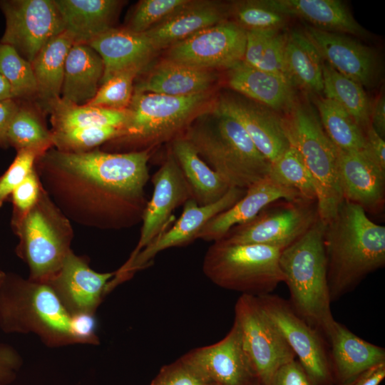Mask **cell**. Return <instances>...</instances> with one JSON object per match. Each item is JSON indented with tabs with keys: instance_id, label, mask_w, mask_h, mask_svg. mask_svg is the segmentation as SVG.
I'll use <instances>...</instances> for the list:
<instances>
[{
	"instance_id": "cell-48",
	"label": "cell",
	"mask_w": 385,
	"mask_h": 385,
	"mask_svg": "<svg viewBox=\"0 0 385 385\" xmlns=\"http://www.w3.org/2000/svg\"><path fill=\"white\" fill-rule=\"evenodd\" d=\"M267 385H314L297 359L280 366Z\"/></svg>"
},
{
	"instance_id": "cell-10",
	"label": "cell",
	"mask_w": 385,
	"mask_h": 385,
	"mask_svg": "<svg viewBox=\"0 0 385 385\" xmlns=\"http://www.w3.org/2000/svg\"><path fill=\"white\" fill-rule=\"evenodd\" d=\"M234 322L239 327L244 350L261 385H267L280 366L296 359L256 296H240L235 305Z\"/></svg>"
},
{
	"instance_id": "cell-14",
	"label": "cell",
	"mask_w": 385,
	"mask_h": 385,
	"mask_svg": "<svg viewBox=\"0 0 385 385\" xmlns=\"http://www.w3.org/2000/svg\"><path fill=\"white\" fill-rule=\"evenodd\" d=\"M0 5L6 18L1 43L31 63L48 41L64 31L54 0L3 1Z\"/></svg>"
},
{
	"instance_id": "cell-13",
	"label": "cell",
	"mask_w": 385,
	"mask_h": 385,
	"mask_svg": "<svg viewBox=\"0 0 385 385\" xmlns=\"http://www.w3.org/2000/svg\"><path fill=\"white\" fill-rule=\"evenodd\" d=\"M246 190L230 188L217 202L200 205L192 198L186 201L180 217L168 230H165L143 249L130 262H125L109 282L108 292L120 283L129 279L137 271L149 265L159 252L168 248L190 243L203 227L215 216L232 207L245 193Z\"/></svg>"
},
{
	"instance_id": "cell-30",
	"label": "cell",
	"mask_w": 385,
	"mask_h": 385,
	"mask_svg": "<svg viewBox=\"0 0 385 385\" xmlns=\"http://www.w3.org/2000/svg\"><path fill=\"white\" fill-rule=\"evenodd\" d=\"M103 70V60L93 48L73 43L66 59L61 98L78 106L87 104L101 86Z\"/></svg>"
},
{
	"instance_id": "cell-20",
	"label": "cell",
	"mask_w": 385,
	"mask_h": 385,
	"mask_svg": "<svg viewBox=\"0 0 385 385\" xmlns=\"http://www.w3.org/2000/svg\"><path fill=\"white\" fill-rule=\"evenodd\" d=\"M214 108L235 119L270 163L290 146L282 117L266 106L244 96L224 94Z\"/></svg>"
},
{
	"instance_id": "cell-33",
	"label": "cell",
	"mask_w": 385,
	"mask_h": 385,
	"mask_svg": "<svg viewBox=\"0 0 385 385\" xmlns=\"http://www.w3.org/2000/svg\"><path fill=\"white\" fill-rule=\"evenodd\" d=\"M73 43L64 31L48 41L31 63L36 94L46 105L61 98L66 59Z\"/></svg>"
},
{
	"instance_id": "cell-52",
	"label": "cell",
	"mask_w": 385,
	"mask_h": 385,
	"mask_svg": "<svg viewBox=\"0 0 385 385\" xmlns=\"http://www.w3.org/2000/svg\"><path fill=\"white\" fill-rule=\"evenodd\" d=\"M19 106L14 99L0 101V145H7L6 133L9 125Z\"/></svg>"
},
{
	"instance_id": "cell-54",
	"label": "cell",
	"mask_w": 385,
	"mask_h": 385,
	"mask_svg": "<svg viewBox=\"0 0 385 385\" xmlns=\"http://www.w3.org/2000/svg\"><path fill=\"white\" fill-rule=\"evenodd\" d=\"M15 98L12 88L6 79L0 74V101Z\"/></svg>"
},
{
	"instance_id": "cell-35",
	"label": "cell",
	"mask_w": 385,
	"mask_h": 385,
	"mask_svg": "<svg viewBox=\"0 0 385 385\" xmlns=\"http://www.w3.org/2000/svg\"><path fill=\"white\" fill-rule=\"evenodd\" d=\"M323 92L344 109L364 130L370 124L371 103L363 86L334 69L323 61Z\"/></svg>"
},
{
	"instance_id": "cell-1",
	"label": "cell",
	"mask_w": 385,
	"mask_h": 385,
	"mask_svg": "<svg viewBox=\"0 0 385 385\" xmlns=\"http://www.w3.org/2000/svg\"><path fill=\"white\" fill-rule=\"evenodd\" d=\"M150 150L68 153L48 149L35 169L44 190L68 219L99 229L130 227L148 200Z\"/></svg>"
},
{
	"instance_id": "cell-44",
	"label": "cell",
	"mask_w": 385,
	"mask_h": 385,
	"mask_svg": "<svg viewBox=\"0 0 385 385\" xmlns=\"http://www.w3.org/2000/svg\"><path fill=\"white\" fill-rule=\"evenodd\" d=\"M190 1H140L135 6L126 29L135 33H145L183 8Z\"/></svg>"
},
{
	"instance_id": "cell-7",
	"label": "cell",
	"mask_w": 385,
	"mask_h": 385,
	"mask_svg": "<svg viewBox=\"0 0 385 385\" xmlns=\"http://www.w3.org/2000/svg\"><path fill=\"white\" fill-rule=\"evenodd\" d=\"M282 250L263 245L213 242L206 252L202 271L216 285L242 294H271L284 277L279 265Z\"/></svg>"
},
{
	"instance_id": "cell-23",
	"label": "cell",
	"mask_w": 385,
	"mask_h": 385,
	"mask_svg": "<svg viewBox=\"0 0 385 385\" xmlns=\"http://www.w3.org/2000/svg\"><path fill=\"white\" fill-rule=\"evenodd\" d=\"M327 340L334 381L339 385L353 382L365 371L385 363L384 348L364 340L337 321Z\"/></svg>"
},
{
	"instance_id": "cell-53",
	"label": "cell",
	"mask_w": 385,
	"mask_h": 385,
	"mask_svg": "<svg viewBox=\"0 0 385 385\" xmlns=\"http://www.w3.org/2000/svg\"><path fill=\"white\" fill-rule=\"evenodd\" d=\"M385 377V363L372 366L354 381L353 385H379Z\"/></svg>"
},
{
	"instance_id": "cell-36",
	"label": "cell",
	"mask_w": 385,
	"mask_h": 385,
	"mask_svg": "<svg viewBox=\"0 0 385 385\" xmlns=\"http://www.w3.org/2000/svg\"><path fill=\"white\" fill-rule=\"evenodd\" d=\"M286 39L287 34L282 32V29L246 31L242 61L250 66L288 80L284 63Z\"/></svg>"
},
{
	"instance_id": "cell-58",
	"label": "cell",
	"mask_w": 385,
	"mask_h": 385,
	"mask_svg": "<svg viewBox=\"0 0 385 385\" xmlns=\"http://www.w3.org/2000/svg\"><path fill=\"white\" fill-rule=\"evenodd\" d=\"M208 385H217V384H213V383H210V384H209Z\"/></svg>"
},
{
	"instance_id": "cell-22",
	"label": "cell",
	"mask_w": 385,
	"mask_h": 385,
	"mask_svg": "<svg viewBox=\"0 0 385 385\" xmlns=\"http://www.w3.org/2000/svg\"><path fill=\"white\" fill-rule=\"evenodd\" d=\"M299 198L302 197L297 191L278 183L269 175L248 188L232 207L212 217L198 233L197 239L218 241L233 227L250 221L273 202Z\"/></svg>"
},
{
	"instance_id": "cell-55",
	"label": "cell",
	"mask_w": 385,
	"mask_h": 385,
	"mask_svg": "<svg viewBox=\"0 0 385 385\" xmlns=\"http://www.w3.org/2000/svg\"><path fill=\"white\" fill-rule=\"evenodd\" d=\"M6 272L0 270V289H1V286H2V284H3V282H4V279H5V277H6Z\"/></svg>"
},
{
	"instance_id": "cell-9",
	"label": "cell",
	"mask_w": 385,
	"mask_h": 385,
	"mask_svg": "<svg viewBox=\"0 0 385 385\" xmlns=\"http://www.w3.org/2000/svg\"><path fill=\"white\" fill-rule=\"evenodd\" d=\"M207 98V93L185 97L133 93L124 135L119 139L154 144L175 138L185 130Z\"/></svg>"
},
{
	"instance_id": "cell-50",
	"label": "cell",
	"mask_w": 385,
	"mask_h": 385,
	"mask_svg": "<svg viewBox=\"0 0 385 385\" xmlns=\"http://www.w3.org/2000/svg\"><path fill=\"white\" fill-rule=\"evenodd\" d=\"M364 150L376 165L385 171V142L370 125L364 131Z\"/></svg>"
},
{
	"instance_id": "cell-5",
	"label": "cell",
	"mask_w": 385,
	"mask_h": 385,
	"mask_svg": "<svg viewBox=\"0 0 385 385\" xmlns=\"http://www.w3.org/2000/svg\"><path fill=\"white\" fill-rule=\"evenodd\" d=\"M325 227L319 217L303 236L282 250L279 265L289 289L290 306L327 339L336 320L327 282Z\"/></svg>"
},
{
	"instance_id": "cell-38",
	"label": "cell",
	"mask_w": 385,
	"mask_h": 385,
	"mask_svg": "<svg viewBox=\"0 0 385 385\" xmlns=\"http://www.w3.org/2000/svg\"><path fill=\"white\" fill-rule=\"evenodd\" d=\"M6 140L17 150H31L41 155L53 146L51 132L34 112L19 107L9 125Z\"/></svg>"
},
{
	"instance_id": "cell-37",
	"label": "cell",
	"mask_w": 385,
	"mask_h": 385,
	"mask_svg": "<svg viewBox=\"0 0 385 385\" xmlns=\"http://www.w3.org/2000/svg\"><path fill=\"white\" fill-rule=\"evenodd\" d=\"M320 123L330 140L342 150H361L364 148V130L340 106L327 98L316 101Z\"/></svg>"
},
{
	"instance_id": "cell-39",
	"label": "cell",
	"mask_w": 385,
	"mask_h": 385,
	"mask_svg": "<svg viewBox=\"0 0 385 385\" xmlns=\"http://www.w3.org/2000/svg\"><path fill=\"white\" fill-rule=\"evenodd\" d=\"M270 176L297 191L307 200L317 201L313 178L298 151L290 145L271 163Z\"/></svg>"
},
{
	"instance_id": "cell-51",
	"label": "cell",
	"mask_w": 385,
	"mask_h": 385,
	"mask_svg": "<svg viewBox=\"0 0 385 385\" xmlns=\"http://www.w3.org/2000/svg\"><path fill=\"white\" fill-rule=\"evenodd\" d=\"M370 124L382 138L385 136V98L381 93L371 105Z\"/></svg>"
},
{
	"instance_id": "cell-42",
	"label": "cell",
	"mask_w": 385,
	"mask_h": 385,
	"mask_svg": "<svg viewBox=\"0 0 385 385\" xmlns=\"http://www.w3.org/2000/svg\"><path fill=\"white\" fill-rule=\"evenodd\" d=\"M141 69L134 67L113 76L100 86L95 96L86 105L114 110L128 109L133 96L134 80Z\"/></svg>"
},
{
	"instance_id": "cell-29",
	"label": "cell",
	"mask_w": 385,
	"mask_h": 385,
	"mask_svg": "<svg viewBox=\"0 0 385 385\" xmlns=\"http://www.w3.org/2000/svg\"><path fill=\"white\" fill-rule=\"evenodd\" d=\"M64 31L74 43H88L109 30L121 1L116 0H54Z\"/></svg>"
},
{
	"instance_id": "cell-4",
	"label": "cell",
	"mask_w": 385,
	"mask_h": 385,
	"mask_svg": "<svg viewBox=\"0 0 385 385\" xmlns=\"http://www.w3.org/2000/svg\"><path fill=\"white\" fill-rule=\"evenodd\" d=\"M0 329L6 334H34L50 348L78 344L73 316L47 282L6 273L0 289Z\"/></svg>"
},
{
	"instance_id": "cell-18",
	"label": "cell",
	"mask_w": 385,
	"mask_h": 385,
	"mask_svg": "<svg viewBox=\"0 0 385 385\" xmlns=\"http://www.w3.org/2000/svg\"><path fill=\"white\" fill-rule=\"evenodd\" d=\"M182 357L209 383L252 385L257 381L244 350L239 327L235 322L221 340L192 349Z\"/></svg>"
},
{
	"instance_id": "cell-26",
	"label": "cell",
	"mask_w": 385,
	"mask_h": 385,
	"mask_svg": "<svg viewBox=\"0 0 385 385\" xmlns=\"http://www.w3.org/2000/svg\"><path fill=\"white\" fill-rule=\"evenodd\" d=\"M287 17L299 18L318 30L366 37L367 31L339 0H264Z\"/></svg>"
},
{
	"instance_id": "cell-46",
	"label": "cell",
	"mask_w": 385,
	"mask_h": 385,
	"mask_svg": "<svg viewBox=\"0 0 385 385\" xmlns=\"http://www.w3.org/2000/svg\"><path fill=\"white\" fill-rule=\"evenodd\" d=\"M207 380L182 356L163 366L150 385H208Z\"/></svg>"
},
{
	"instance_id": "cell-57",
	"label": "cell",
	"mask_w": 385,
	"mask_h": 385,
	"mask_svg": "<svg viewBox=\"0 0 385 385\" xmlns=\"http://www.w3.org/2000/svg\"><path fill=\"white\" fill-rule=\"evenodd\" d=\"M354 381L353 382H351V383H348V384H343V385H353Z\"/></svg>"
},
{
	"instance_id": "cell-28",
	"label": "cell",
	"mask_w": 385,
	"mask_h": 385,
	"mask_svg": "<svg viewBox=\"0 0 385 385\" xmlns=\"http://www.w3.org/2000/svg\"><path fill=\"white\" fill-rule=\"evenodd\" d=\"M211 70L166 59L134 85L135 93L185 97L207 93L215 80Z\"/></svg>"
},
{
	"instance_id": "cell-31",
	"label": "cell",
	"mask_w": 385,
	"mask_h": 385,
	"mask_svg": "<svg viewBox=\"0 0 385 385\" xmlns=\"http://www.w3.org/2000/svg\"><path fill=\"white\" fill-rule=\"evenodd\" d=\"M170 151L191 189L192 199L198 205H207L217 202L230 188L183 135L173 139Z\"/></svg>"
},
{
	"instance_id": "cell-12",
	"label": "cell",
	"mask_w": 385,
	"mask_h": 385,
	"mask_svg": "<svg viewBox=\"0 0 385 385\" xmlns=\"http://www.w3.org/2000/svg\"><path fill=\"white\" fill-rule=\"evenodd\" d=\"M314 385H333L328 342L292 308L289 302L271 294L256 296Z\"/></svg>"
},
{
	"instance_id": "cell-40",
	"label": "cell",
	"mask_w": 385,
	"mask_h": 385,
	"mask_svg": "<svg viewBox=\"0 0 385 385\" xmlns=\"http://www.w3.org/2000/svg\"><path fill=\"white\" fill-rule=\"evenodd\" d=\"M53 146L63 152L81 153L91 150L109 140L124 135V129L113 126H95L51 131Z\"/></svg>"
},
{
	"instance_id": "cell-8",
	"label": "cell",
	"mask_w": 385,
	"mask_h": 385,
	"mask_svg": "<svg viewBox=\"0 0 385 385\" xmlns=\"http://www.w3.org/2000/svg\"><path fill=\"white\" fill-rule=\"evenodd\" d=\"M11 227L19 239L16 254L27 265L29 279L47 282L72 250L69 220L43 188L36 205Z\"/></svg>"
},
{
	"instance_id": "cell-43",
	"label": "cell",
	"mask_w": 385,
	"mask_h": 385,
	"mask_svg": "<svg viewBox=\"0 0 385 385\" xmlns=\"http://www.w3.org/2000/svg\"><path fill=\"white\" fill-rule=\"evenodd\" d=\"M235 23L245 31L278 30L286 24L287 18L272 9L264 0L243 1L230 8Z\"/></svg>"
},
{
	"instance_id": "cell-16",
	"label": "cell",
	"mask_w": 385,
	"mask_h": 385,
	"mask_svg": "<svg viewBox=\"0 0 385 385\" xmlns=\"http://www.w3.org/2000/svg\"><path fill=\"white\" fill-rule=\"evenodd\" d=\"M153 195L147 202L142 217L138 244L125 262L136 255L165 230L173 212L192 198L191 189L170 150L159 170L154 174Z\"/></svg>"
},
{
	"instance_id": "cell-11",
	"label": "cell",
	"mask_w": 385,
	"mask_h": 385,
	"mask_svg": "<svg viewBox=\"0 0 385 385\" xmlns=\"http://www.w3.org/2000/svg\"><path fill=\"white\" fill-rule=\"evenodd\" d=\"M317 201L299 198L266 207L250 221L233 227L222 240L284 250L303 236L319 218Z\"/></svg>"
},
{
	"instance_id": "cell-25",
	"label": "cell",
	"mask_w": 385,
	"mask_h": 385,
	"mask_svg": "<svg viewBox=\"0 0 385 385\" xmlns=\"http://www.w3.org/2000/svg\"><path fill=\"white\" fill-rule=\"evenodd\" d=\"M230 8L212 1H190L176 13L145 31L156 51L227 20Z\"/></svg>"
},
{
	"instance_id": "cell-27",
	"label": "cell",
	"mask_w": 385,
	"mask_h": 385,
	"mask_svg": "<svg viewBox=\"0 0 385 385\" xmlns=\"http://www.w3.org/2000/svg\"><path fill=\"white\" fill-rule=\"evenodd\" d=\"M229 86L272 111H287L294 102L293 86L284 76L266 72L241 61L228 69Z\"/></svg>"
},
{
	"instance_id": "cell-49",
	"label": "cell",
	"mask_w": 385,
	"mask_h": 385,
	"mask_svg": "<svg viewBox=\"0 0 385 385\" xmlns=\"http://www.w3.org/2000/svg\"><path fill=\"white\" fill-rule=\"evenodd\" d=\"M22 358L11 345L0 343V385H9L16 377Z\"/></svg>"
},
{
	"instance_id": "cell-34",
	"label": "cell",
	"mask_w": 385,
	"mask_h": 385,
	"mask_svg": "<svg viewBox=\"0 0 385 385\" xmlns=\"http://www.w3.org/2000/svg\"><path fill=\"white\" fill-rule=\"evenodd\" d=\"M47 106L53 126L51 131L95 126H113L125 129L128 115V109L78 106L61 98L48 103Z\"/></svg>"
},
{
	"instance_id": "cell-19",
	"label": "cell",
	"mask_w": 385,
	"mask_h": 385,
	"mask_svg": "<svg viewBox=\"0 0 385 385\" xmlns=\"http://www.w3.org/2000/svg\"><path fill=\"white\" fill-rule=\"evenodd\" d=\"M303 31L323 61L337 71L363 87H372L378 82L381 65L371 48L346 34L318 30L308 24Z\"/></svg>"
},
{
	"instance_id": "cell-45",
	"label": "cell",
	"mask_w": 385,
	"mask_h": 385,
	"mask_svg": "<svg viewBox=\"0 0 385 385\" xmlns=\"http://www.w3.org/2000/svg\"><path fill=\"white\" fill-rule=\"evenodd\" d=\"M41 155L31 150H19L9 168L0 176V207L12 192L34 170Z\"/></svg>"
},
{
	"instance_id": "cell-3",
	"label": "cell",
	"mask_w": 385,
	"mask_h": 385,
	"mask_svg": "<svg viewBox=\"0 0 385 385\" xmlns=\"http://www.w3.org/2000/svg\"><path fill=\"white\" fill-rule=\"evenodd\" d=\"M181 135L230 188L247 190L270 175V162L242 126L215 108L197 114Z\"/></svg>"
},
{
	"instance_id": "cell-15",
	"label": "cell",
	"mask_w": 385,
	"mask_h": 385,
	"mask_svg": "<svg viewBox=\"0 0 385 385\" xmlns=\"http://www.w3.org/2000/svg\"><path fill=\"white\" fill-rule=\"evenodd\" d=\"M245 44L246 31L226 20L172 45L167 59L206 70L229 69L243 60Z\"/></svg>"
},
{
	"instance_id": "cell-21",
	"label": "cell",
	"mask_w": 385,
	"mask_h": 385,
	"mask_svg": "<svg viewBox=\"0 0 385 385\" xmlns=\"http://www.w3.org/2000/svg\"><path fill=\"white\" fill-rule=\"evenodd\" d=\"M338 174L344 199L365 211L377 212L384 203L385 171L363 149H337Z\"/></svg>"
},
{
	"instance_id": "cell-2",
	"label": "cell",
	"mask_w": 385,
	"mask_h": 385,
	"mask_svg": "<svg viewBox=\"0 0 385 385\" xmlns=\"http://www.w3.org/2000/svg\"><path fill=\"white\" fill-rule=\"evenodd\" d=\"M325 224L324 248L332 302L384 267L385 227L371 220L361 206L344 199Z\"/></svg>"
},
{
	"instance_id": "cell-41",
	"label": "cell",
	"mask_w": 385,
	"mask_h": 385,
	"mask_svg": "<svg viewBox=\"0 0 385 385\" xmlns=\"http://www.w3.org/2000/svg\"><path fill=\"white\" fill-rule=\"evenodd\" d=\"M0 74L11 85L15 98L36 94L31 63L12 46L2 43H0Z\"/></svg>"
},
{
	"instance_id": "cell-56",
	"label": "cell",
	"mask_w": 385,
	"mask_h": 385,
	"mask_svg": "<svg viewBox=\"0 0 385 385\" xmlns=\"http://www.w3.org/2000/svg\"><path fill=\"white\" fill-rule=\"evenodd\" d=\"M252 385H261L258 381H256Z\"/></svg>"
},
{
	"instance_id": "cell-24",
	"label": "cell",
	"mask_w": 385,
	"mask_h": 385,
	"mask_svg": "<svg viewBox=\"0 0 385 385\" xmlns=\"http://www.w3.org/2000/svg\"><path fill=\"white\" fill-rule=\"evenodd\" d=\"M87 44L103 60L104 70L101 85L123 71L143 68L156 51L145 33H135L126 28H111Z\"/></svg>"
},
{
	"instance_id": "cell-6",
	"label": "cell",
	"mask_w": 385,
	"mask_h": 385,
	"mask_svg": "<svg viewBox=\"0 0 385 385\" xmlns=\"http://www.w3.org/2000/svg\"><path fill=\"white\" fill-rule=\"evenodd\" d=\"M282 119L289 145L300 154L313 178L319 217L326 223L335 215L344 200L337 148L307 104L294 101Z\"/></svg>"
},
{
	"instance_id": "cell-17",
	"label": "cell",
	"mask_w": 385,
	"mask_h": 385,
	"mask_svg": "<svg viewBox=\"0 0 385 385\" xmlns=\"http://www.w3.org/2000/svg\"><path fill=\"white\" fill-rule=\"evenodd\" d=\"M115 275L92 270L87 258L71 250L56 274L47 283L71 314H96L108 294V285Z\"/></svg>"
},
{
	"instance_id": "cell-47",
	"label": "cell",
	"mask_w": 385,
	"mask_h": 385,
	"mask_svg": "<svg viewBox=\"0 0 385 385\" xmlns=\"http://www.w3.org/2000/svg\"><path fill=\"white\" fill-rule=\"evenodd\" d=\"M43 187L36 169L12 192L13 205L11 225L18 222L36 205Z\"/></svg>"
},
{
	"instance_id": "cell-32",
	"label": "cell",
	"mask_w": 385,
	"mask_h": 385,
	"mask_svg": "<svg viewBox=\"0 0 385 385\" xmlns=\"http://www.w3.org/2000/svg\"><path fill=\"white\" fill-rule=\"evenodd\" d=\"M284 63L292 86L312 93L323 91V59L304 31L295 29L287 34Z\"/></svg>"
}]
</instances>
